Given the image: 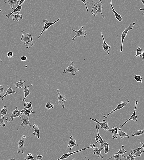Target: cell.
Segmentation results:
<instances>
[{
  "label": "cell",
  "instance_id": "cell-49",
  "mask_svg": "<svg viewBox=\"0 0 144 160\" xmlns=\"http://www.w3.org/2000/svg\"><path fill=\"white\" fill-rule=\"evenodd\" d=\"M144 51H142V54L141 55V57H142V60H143L144 59Z\"/></svg>",
  "mask_w": 144,
  "mask_h": 160
},
{
  "label": "cell",
  "instance_id": "cell-9",
  "mask_svg": "<svg viewBox=\"0 0 144 160\" xmlns=\"http://www.w3.org/2000/svg\"><path fill=\"white\" fill-rule=\"evenodd\" d=\"M83 26L80 27V29L77 30V31L73 30L72 28L71 29L72 31L76 33V35L75 36H73L72 40L74 41L75 39L77 37H85L87 35V33L86 32V30H83Z\"/></svg>",
  "mask_w": 144,
  "mask_h": 160
},
{
  "label": "cell",
  "instance_id": "cell-38",
  "mask_svg": "<svg viewBox=\"0 0 144 160\" xmlns=\"http://www.w3.org/2000/svg\"><path fill=\"white\" fill-rule=\"evenodd\" d=\"M144 133V130H139L136 131V133L133 134H132V136H139Z\"/></svg>",
  "mask_w": 144,
  "mask_h": 160
},
{
  "label": "cell",
  "instance_id": "cell-27",
  "mask_svg": "<svg viewBox=\"0 0 144 160\" xmlns=\"http://www.w3.org/2000/svg\"><path fill=\"white\" fill-rule=\"evenodd\" d=\"M29 86H25L24 88V99H21V100H22L23 101H24L25 100L27 96H29L30 93H31V91H30L29 90Z\"/></svg>",
  "mask_w": 144,
  "mask_h": 160
},
{
  "label": "cell",
  "instance_id": "cell-18",
  "mask_svg": "<svg viewBox=\"0 0 144 160\" xmlns=\"http://www.w3.org/2000/svg\"><path fill=\"white\" fill-rule=\"evenodd\" d=\"M110 6L112 8V12L114 14L115 18H116V19H117L119 22H121L122 21H123V19H122V17L120 14H118V13L115 11L114 9V8L113 6L112 5V0H110Z\"/></svg>",
  "mask_w": 144,
  "mask_h": 160
},
{
  "label": "cell",
  "instance_id": "cell-40",
  "mask_svg": "<svg viewBox=\"0 0 144 160\" xmlns=\"http://www.w3.org/2000/svg\"><path fill=\"white\" fill-rule=\"evenodd\" d=\"M133 153L132 152L131 153L126 157L125 160H134L135 158L133 156Z\"/></svg>",
  "mask_w": 144,
  "mask_h": 160
},
{
  "label": "cell",
  "instance_id": "cell-25",
  "mask_svg": "<svg viewBox=\"0 0 144 160\" xmlns=\"http://www.w3.org/2000/svg\"><path fill=\"white\" fill-rule=\"evenodd\" d=\"M33 129H34V132L33 133V134L35 135V137H38V139L40 140L39 137L40 131L38 128V126L36 125H34L32 127Z\"/></svg>",
  "mask_w": 144,
  "mask_h": 160
},
{
  "label": "cell",
  "instance_id": "cell-2",
  "mask_svg": "<svg viewBox=\"0 0 144 160\" xmlns=\"http://www.w3.org/2000/svg\"><path fill=\"white\" fill-rule=\"evenodd\" d=\"M91 3L92 5H94V6L92 7V10L91 12V14L94 16H96L98 13L100 12V13L103 19H104L105 17L102 12V9L103 8L102 4L103 3L101 0H100L97 3L94 2V1H93Z\"/></svg>",
  "mask_w": 144,
  "mask_h": 160
},
{
  "label": "cell",
  "instance_id": "cell-41",
  "mask_svg": "<svg viewBox=\"0 0 144 160\" xmlns=\"http://www.w3.org/2000/svg\"><path fill=\"white\" fill-rule=\"evenodd\" d=\"M34 157L33 156L32 154L30 153H28L27 154V156L24 158V160L29 159L31 160H35Z\"/></svg>",
  "mask_w": 144,
  "mask_h": 160
},
{
  "label": "cell",
  "instance_id": "cell-44",
  "mask_svg": "<svg viewBox=\"0 0 144 160\" xmlns=\"http://www.w3.org/2000/svg\"><path fill=\"white\" fill-rule=\"evenodd\" d=\"M5 90V87L4 86L0 85V95H1L3 93Z\"/></svg>",
  "mask_w": 144,
  "mask_h": 160
},
{
  "label": "cell",
  "instance_id": "cell-15",
  "mask_svg": "<svg viewBox=\"0 0 144 160\" xmlns=\"http://www.w3.org/2000/svg\"><path fill=\"white\" fill-rule=\"evenodd\" d=\"M92 146V148H93V150L94 151V152L93 153V154L94 155H97L98 158H99V157H100V158L102 159H103L104 157L103 155H102V154L101 153V152L102 150L104 149V148H100L99 149H98V148L97 147H96V148H95V144H91Z\"/></svg>",
  "mask_w": 144,
  "mask_h": 160
},
{
  "label": "cell",
  "instance_id": "cell-33",
  "mask_svg": "<svg viewBox=\"0 0 144 160\" xmlns=\"http://www.w3.org/2000/svg\"><path fill=\"white\" fill-rule=\"evenodd\" d=\"M8 110V107L4 105L3 108L1 109V112H0V115H6L7 116V119H8V117L7 115Z\"/></svg>",
  "mask_w": 144,
  "mask_h": 160
},
{
  "label": "cell",
  "instance_id": "cell-35",
  "mask_svg": "<svg viewBox=\"0 0 144 160\" xmlns=\"http://www.w3.org/2000/svg\"><path fill=\"white\" fill-rule=\"evenodd\" d=\"M142 50L141 48H140V47H138L136 51V54L135 56V57H141Z\"/></svg>",
  "mask_w": 144,
  "mask_h": 160
},
{
  "label": "cell",
  "instance_id": "cell-42",
  "mask_svg": "<svg viewBox=\"0 0 144 160\" xmlns=\"http://www.w3.org/2000/svg\"><path fill=\"white\" fill-rule=\"evenodd\" d=\"M46 108L47 109H53L54 107V106L53 104L50 103H46L45 106Z\"/></svg>",
  "mask_w": 144,
  "mask_h": 160
},
{
  "label": "cell",
  "instance_id": "cell-22",
  "mask_svg": "<svg viewBox=\"0 0 144 160\" xmlns=\"http://www.w3.org/2000/svg\"><path fill=\"white\" fill-rule=\"evenodd\" d=\"M18 0H4V2L10 5L11 9L13 10L15 8V6L18 4Z\"/></svg>",
  "mask_w": 144,
  "mask_h": 160
},
{
  "label": "cell",
  "instance_id": "cell-8",
  "mask_svg": "<svg viewBox=\"0 0 144 160\" xmlns=\"http://www.w3.org/2000/svg\"><path fill=\"white\" fill-rule=\"evenodd\" d=\"M21 112V120L22 123L21 124L20 126H22L23 128H24V126H31V124L29 120L30 115H26L23 112Z\"/></svg>",
  "mask_w": 144,
  "mask_h": 160
},
{
  "label": "cell",
  "instance_id": "cell-26",
  "mask_svg": "<svg viewBox=\"0 0 144 160\" xmlns=\"http://www.w3.org/2000/svg\"><path fill=\"white\" fill-rule=\"evenodd\" d=\"M118 136L120 137V139H122L125 137L129 138V135H128V133L124 132L121 130V129L119 128L117 134Z\"/></svg>",
  "mask_w": 144,
  "mask_h": 160
},
{
  "label": "cell",
  "instance_id": "cell-31",
  "mask_svg": "<svg viewBox=\"0 0 144 160\" xmlns=\"http://www.w3.org/2000/svg\"><path fill=\"white\" fill-rule=\"evenodd\" d=\"M104 154H107L109 152V145L106 140H104Z\"/></svg>",
  "mask_w": 144,
  "mask_h": 160
},
{
  "label": "cell",
  "instance_id": "cell-52",
  "mask_svg": "<svg viewBox=\"0 0 144 160\" xmlns=\"http://www.w3.org/2000/svg\"><path fill=\"white\" fill-rule=\"evenodd\" d=\"M140 1H141V2H142V4H143V5H144V0H140Z\"/></svg>",
  "mask_w": 144,
  "mask_h": 160
},
{
  "label": "cell",
  "instance_id": "cell-4",
  "mask_svg": "<svg viewBox=\"0 0 144 160\" xmlns=\"http://www.w3.org/2000/svg\"><path fill=\"white\" fill-rule=\"evenodd\" d=\"M70 64L68 67L66 69H64L63 71V73H70L72 75L74 76L75 75V73L78 72L79 70V69L74 67V64L73 62L71 60L70 62Z\"/></svg>",
  "mask_w": 144,
  "mask_h": 160
},
{
  "label": "cell",
  "instance_id": "cell-39",
  "mask_svg": "<svg viewBox=\"0 0 144 160\" xmlns=\"http://www.w3.org/2000/svg\"><path fill=\"white\" fill-rule=\"evenodd\" d=\"M134 79L137 82H139L140 83H142V78L140 76L135 75L134 76Z\"/></svg>",
  "mask_w": 144,
  "mask_h": 160
},
{
  "label": "cell",
  "instance_id": "cell-34",
  "mask_svg": "<svg viewBox=\"0 0 144 160\" xmlns=\"http://www.w3.org/2000/svg\"><path fill=\"white\" fill-rule=\"evenodd\" d=\"M31 110L29 109H26L22 110L21 112H23L26 115H30V114L35 113V112L31 111Z\"/></svg>",
  "mask_w": 144,
  "mask_h": 160
},
{
  "label": "cell",
  "instance_id": "cell-54",
  "mask_svg": "<svg viewBox=\"0 0 144 160\" xmlns=\"http://www.w3.org/2000/svg\"><path fill=\"white\" fill-rule=\"evenodd\" d=\"M2 10L0 9V12H2Z\"/></svg>",
  "mask_w": 144,
  "mask_h": 160
},
{
  "label": "cell",
  "instance_id": "cell-5",
  "mask_svg": "<svg viewBox=\"0 0 144 160\" xmlns=\"http://www.w3.org/2000/svg\"><path fill=\"white\" fill-rule=\"evenodd\" d=\"M129 103V99H128V100L126 101H125L123 102L122 101L121 103L119 104L117 106H116V109H115L114 110H112V111L110 112V113L108 114H105L103 116V117H104L105 118H108L109 117V115L111 114H113V112L122 109V108L126 106L127 105L128 103Z\"/></svg>",
  "mask_w": 144,
  "mask_h": 160
},
{
  "label": "cell",
  "instance_id": "cell-37",
  "mask_svg": "<svg viewBox=\"0 0 144 160\" xmlns=\"http://www.w3.org/2000/svg\"><path fill=\"white\" fill-rule=\"evenodd\" d=\"M4 115H0V127H4L6 126L5 122H4Z\"/></svg>",
  "mask_w": 144,
  "mask_h": 160
},
{
  "label": "cell",
  "instance_id": "cell-46",
  "mask_svg": "<svg viewBox=\"0 0 144 160\" xmlns=\"http://www.w3.org/2000/svg\"><path fill=\"white\" fill-rule=\"evenodd\" d=\"M27 57L25 56H22L20 58V60L22 62H24L26 61L27 60Z\"/></svg>",
  "mask_w": 144,
  "mask_h": 160
},
{
  "label": "cell",
  "instance_id": "cell-51",
  "mask_svg": "<svg viewBox=\"0 0 144 160\" xmlns=\"http://www.w3.org/2000/svg\"><path fill=\"white\" fill-rule=\"evenodd\" d=\"M140 143V144H142V147H143V150H144V144H143V143H142V142H141Z\"/></svg>",
  "mask_w": 144,
  "mask_h": 160
},
{
  "label": "cell",
  "instance_id": "cell-3",
  "mask_svg": "<svg viewBox=\"0 0 144 160\" xmlns=\"http://www.w3.org/2000/svg\"><path fill=\"white\" fill-rule=\"evenodd\" d=\"M136 24L134 22L133 23L130 24L129 27L127 28H126L125 29V30H124V31L122 32L121 36H120L119 37H121V44L120 47V52H122L123 51V42L124 40L125 39V37H126L127 35L128 32L130 30H132L133 29L134 26Z\"/></svg>",
  "mask_w": 144,
  "mask_h": 160
},
{
  "label": "cell",
  "instance_id": "cell-21",
  "mask_svg": "<svg viewBox=\"0 0 144 160\" xmlns=\"http://www.w3.org/2000/svg\"><path fill=\"white\" fill-rule=\"evenodd\" d=\"M17 92L16 91H14L11 87H10L7 89L6 93L4 94V96H0V100H3L4 97L8 95H10L12 94H16Z\"/></svg>",
  "mask_w": 144,
  "mask_h": 160
},
{
  "label": "cell",
  "instance_id": "cell-11",
  "mask_svg": "<svg viewBox=\"0 0 144 160\" xmlns=\"http://www.w3.org/2000/svg\"><path fill=\"white\" fill-rule=\"evenodd\" d=\"M26 138V136L25 135H23L21 139L18 141V149H17V152L18 153H19L20 152H21L23 154H24V148L25 146L24 143H25Z\"/></svg>",
  "mask_w": 144,
  "mask_h": 160
},
{
  "label": "cell",
  "instance_id": "cell-47",
  "mask_svg": "<svg viewBox=\"0 0 144 160\" xmlns=\"http://www.w3.org/2000/svg\"><path fill=\"white\" fill-rule=\"evenodd\" d=\"M43 157V156L42 155H40V154H39L38 155H37L36 158L37 160H42V158Z\"/></svg>",
  "mask_w": 144,
  "mask_h": 160
},
{
  "label": "cell",
  "instance_id": "cell-16",
  "mask_svg": "<svg viewBox=\"0 0 144 160\" xmlns=\"http://www.w3.org/2000/svg\"><path fill=\"white\" fill-rule=\"evenodd\" d=\"M96 132H97V135L99 136L98 140L96 141V144L98 143L99 142V145L100 146V148H103L104 140L102 138L100 134H99V129H100V128H99V125H98L97 123L96 125Z\"/></svg>",
  "mask_w": 144,
  "mask_h": 160
},
{
  "label": "cell",
  "instance_id": "cell-14",
  "mask_svg": "<svg viewBox=\"0 0 144 160\" xmlns=\"http://www.w3.org/2000/svg\"><path fill=\"white\" fill-rule=\"evenodd\" d=\"M92 148V146L91 145H90V147L84 148H83V149H82L81 150H79L75 151V152H68V153L63 154V155H62L59 158H58V159H57V160H59L66 159V158H68V157L70 156V155H73V154L81 152V151L85 150L88 149V148Z\"/></svg>",
  "mask_w": 144,
  "mask_h": 160
},
{
  "label": "cell",
  "instance_id": "cell-30",
  "mask_svg": "<svg viewBox=\"0 0 144 160\" xmlns=\"http://www.w3.org/2000/svg\"><path fill=\"white\" fill-rule=\"evenodd\" d=\"M125 156L123 155L119 154H114L113 156L108 158V160L111 159L112 158H114L116 160H121L122 158H125Z\"/></svg>",
  "mask_w": 144,
  "mask_h": 160
},
{
  "label": "cell",
  "instance_id": "cell-55",
  "mask_svg": "<svg viewBox=\"0 0 144 160\" xmlns=\"http://www.w3.org/2000/svg\"><path fill=\"white\" fill-rule=\"evenodd\" d=\"M0 61H1V62H2V60H1V59H0Z\"/></svg>",
  "mask_w": 144,
  "mask_h": 160
},
{
  "label": "cell",
  "instance_id": "cell-7",
  "mask_svg": "<svg viewBox=\"0 0 144 160\" xmlns=\"http://www.w3.org/2000/svg\"><path fill=\"white\" fill-rule=\"evenodd\" d=\"M18 107L17 106H16L15 109L13 111L10 117L6 119V121L7 122L13 121L14 118H15L19 117L20 119H21V112L20 111L18 110Z\"/></svg>",
  "mask_w": 144,
  "mask_h": 160
},
{
  "label": "cell",
  "instance_id": "cell-24",
  "mask_svg": "<svg viewBox=\"0 0 144 160\" xmlns=\"http://www.w3.org/2000/svg\"><path fill=\"white\" fill-rule=\"evenodd\" d=\"M112 130H108L107 131V132H108L109 131H111L112 132L113 135L112 136L113 139H117L118 136L117 134L118 131V127H113L112 128Z\"/></svg>",
  "mask_w": 144,
  "mask_h": 160
},
{
  "label": "cell",
  "instance_id": "cell-36",
  "mask_svg": "<svg viewBox=\"0 0 144 160\" xmlns=\"http://www.w3.org/2000/svg\"><path fill=\"white\" fill-rule=\"evenodd\" d=\"M127 152V151H125L124 149V146L122 145L121 148L119 149L118 152L114 154H119L120 155H123L124 154Z\"/></svg>",
  "mask_w": 144,
  "mask_h": 160
},
{
  "label": "cell",
  "instance_id": "cell-32",
  "mask_svg": "<svg viewBox=\"0 0 144 160\" xmlns=\"http://www.w3.org/2000/svg\"><path fill=\"white\" fill-rule=\"evenodd\" d=\"M26 103H24V108L23 109H29L31 110L33 109L32 105L31 104V102H27V101L25 100Z\"/></svg>",
  "mask_w": 144,
  "mask_h": 160
},
{
  "label": "cell",
  "instance_id": "cell-43",
  "mask_svg": "<svg viewBox=\"0 0 144 160\" xmlns=\"http://www.w3.org/2000/svg\"><path fill=\"white\" fill-rule=\"evenodd\" d=\"M78 1H81V2L84 3V4L85 5L86 10L87 11H88V7L87 6V5H86V3H88L91 4H92V3H90L87 2V1H86V0H78Z\"/></svg>",
  "mask_w": 144,
  "mask_h": 160
},
{
  "label": "cell",
  "instance_id": "cell-13",
  "mask_svg": "<svg viewBox=\"0 0 144 160\" xmlns=\"http://www.w3.org/2000/svg\"><path fill=\"white\" fill-rule=\"evenodd\" d=\"M57 93L58 94V100L59 105H61L62 106L63 109L65 108L64 103L67 101V99L66 96L62 94H60V90L59 89H57L56 91Z\"/></svg>",
  "mask_w": 144,
  "mask_h": 160
},
{
  "label": "cell",
  "instance_id": "cell-17",
  "mask_svg": "<svg viewBox=\"0 0 144 160\" xmlns=\"http://www.w3.org/2000/svg\"><path fill=\"white\" fill-rule=\"evenodd\" d=\"M103 34V32H102L101 33V35L103 41V44L102 45V47L104 50L106 51V52L107 53L108 55H109V49L111 48V47L108 44H107L106 41H105L104 37Z\"/></svg>",
  "mask_w": 144,
  "mask_h": 160
},
{
  "label": "cell",
  "instance_id": "cell-19",
  "mask_svg": "<svg viewBox=\"0 0 144 160\" xmlns=\"http://www.w3.org/2000/svg\"><path fill=\"white\" fill-rule=\"evenodd\" d=\"M70 140H69L68 144L67 145V147L70 149V150L72 149L73 147L75 146H78V145L76 143V141L75 140L73 139V136L71 135L70 138Z\"/></svg>",
  "mask_w": 144,
  "mask_h": 160
},
{
  "label": "cell",
  "instance_id": "cell-53",
  "mask_svg": "<svg viewBox=\"0 0 144 160\" xmlns=\"http://www.w3.org/2000/svg\"><path fill=\"white\" fill-rule=\"evenodd\" d=\"M139 10H140V11H143L144 10V8L142 9V8H140V9H139Z\"/></svg>",
  "mask_w": 144,
  "mask_h": 160
},
{
  "label": "cell",
  "instance_id": "cell-29",
  "mask_svg": "<svg viewBox=\"0 0 144 160\" xmlns=\"http://www.w3.org/2000/svg\"><path fill=\"white\" fill-rule=\"evenodd\" d=\"M25 83V80H21L17 82L16 84L13 85L15 86V87L16 88H21L24 87V83Z\"/></svg>",
  "mask_w": 144,
  "mask_h": 160
},
{
  "label": "cell",
  "instance_id": "cell-20",
  "mask_svg": "<svg viewBox=\"0 0 144 160\" xmlns=\"http://www.w3.org/2000/svg\"><path fill=\"white\" fill-rule=\"evenodd\" d=\"M143 148V147H141L140 148H138L137 149H135L131 150V152L133 153V156L135 158H137L138 157H140L141 156V154L142 153L144 152V151L143 150L142 152L140 151V150L142 149V148Z\"/></svg>",
  "mask_w": 144,
  "mask_h": 160
},
{
  "label": "cell",
  "instance_id": "cell-45",
  "mask_svg": "<svg viewBox=\"0 0 144 160\" xmlns=\"http://www.w3.org/2000/svg\"><path fill=\"white\" fill-rule=\"evenodd\" d=\"M7 56L9 58H11L13 57V54L12 51H9L7 53Z\"/></svg>",
  "mask_w": 144,
  "mask_h": 160
},
{
  "label": "cell",
  "instance_id": "cell-48",
  "mask_svg": "<svg viewBox=\"0 0 144 160\" xmlns=\"http://www.w3.org/2000/svg\"><path fill=\"white\" fill-rule=\"evenodd\" d=\"M25 0H20V1H18V5L19 6L22 5V4L24 3Z\"/></svg>",
  "mask_w": 144,
  "mask_h": 160
},
{
  "label": "cell",
  "instance_id": "cell-50",
  "mask_svg": "<svg viewBox=\"0 0 144 160\" xmlns=\"http://www.w3.org/2000/svg\"><path fill=\"white\" fill-rule=\"evenodd\" d=\"M95 139L97 141L98 140L99 136H98L97 135V136H96L95 137Z\"/></svg>",
  "mask_w": 144,
  "mask_h": 160
},
{
  "label": "cell",
  "instance_id": "cell-10",
  "mask_svg": "<svg viewBox=\"0 0 144 160\" xmlns=\"http://www.w3.org/2000/svg\"><path fill=\"white\" fill-rule=\"evenodd\" d=\"M138 102V100H136V103H135V106L134 110V112L133 114H132L131 116L130 117V118L129 119H128V120H127L125 122L123 125H119V128H119L121 129V128L123 127L124 125L125 124L127 123V122L129 121L132 120L133 121V122H136L137 121L138 119V117L137 116H136V109H137V106Z\"/></svg>",
  "mask_w": 144,
  "mask_h": 160
},
{
  "label": "cell",
  "instance_id": "cell-12",
  "mask_svg": "<svg viewBox=\"0 0 144 160\" xmlns=\"http://www.w3.org/2000/svg\"><path fill=\"white\" fill-rule=\"evenodd\" d=\"M90 119L100 125L101 128L104 130L107 131L108 130L110 129V128L109 126V124L108 123V122L106 121L105 119H103L102 122H99L96 119H94L92 118H90Z\"/></svg>",
  "mask_w": 144,
  "mask_h": 160
},
{
  "label": "cell",
  "instance_id": "cell-6",
  "mask_svg": "<svg viewBox=\"0 0 144 160\" xmlns=\"http://www.w3.org/2000/svg\"><path fill=\"white\" fill-rule=\"evenodd\" d=\"M60 19L58 18L54 22L52 23H49V21L47 19H43V21L44 23V26H43V30L42 31L41 33L40 34V35L38 37V38L39 39L40 37H41L42 34L43 33L44 31H47V30L51 26L54 25L57 22L59 21Z\"/></svg>",
  "mask_w": 144,
  "mask_h": 160
},
{
  "label": "cell",
  "instance_id": "cell-23",
  "mask_svg": "<svg viewBox=\"0 0 144 160\" xmlns=\"http://www.w3.org/2000/svg\"><path fill=\"white\" fill-rule=\"evenodd\" d=\"M22 5L18 6H17L16 8L14 11H12V12L9 13L8 14H6V16L7 17V18H9L10 16L13 14L14 13H16L17 14H20V11H21L22 9Z\"/></svg>",
  "mask_w": 144,
  "mask_h": 160
},
{
  "label": "cell",
  "instance_id": "cell-28",
  "mask_svg": "<svg viewBox=\"0 0 144 160\" xmlns=\"http://www.w3.org/2000/svg\"><path fill=\"white\" fill-rule=\"evenodd\" d=\"M12 19L13 21H19L23 19L22 14H13L12 15Z\"/></svg>",
  "mask_w": 144,
  "mask_h": 160
},
{
  "label": "cell",
  "instance_id": "cell-1",
  "mask_svg": "<svg viewBox=\"0 0 144 160\" xmlns=\"http://www.w3.org/2000/svg\"><path fill=\"white\" fill-rule=\"evenodd\" d=\"M22 33V35L21 38V40L22 41L23 44H25L26 48H30L34 45L33 42V37L29 33H27L24 30L21 31Z\"/></svg>",
  "mask_w": 144,
  "mask_h": 160
}]
</instances>
